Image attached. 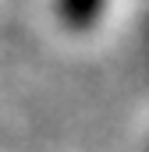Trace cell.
Listing matches in <instances>:
<instances>
[{
  "mask_svg": "<svg viewBox=\"0 0 149 152\" xmlns=\"http://www.w3.org/2000/svg\"><path fill=\"white\" fill-rule=\"evenodd\" d=\"M100 7L103 0H60V14L68 18V25H89V18H96Z\"/></svg>",
  "mask_w": 149,
  "mask_h": 152,
  "instance_id": "1",
  "label": "cell"
}]
</instances>
